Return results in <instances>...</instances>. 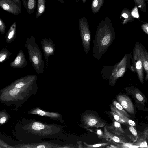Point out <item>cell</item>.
Segmentation results:
<instances>
[{
    "label": "cell",
    "instance_id": "obj_1",
    "mask_svg": "<svg viewBox=\"0 0 148 148\" xmlns=\"http://www.w3.org/2000/svg\"><path fill=\"white\" fill-rule=\"evenodd\" d=\"M115 37L113 25L107 16L99 24L93 40V56L96 60H99L106 53Z\"/></svg>",
    "mask_w": 148,
    "mask_h": 148
},
{
    "label": "cell",
    "instance_id": "obj_2",
    "mask_svg": "<svg viewBox=\"0 0 148 148\" xmlns=\"http://www.w3.org/2000/svg\"><path fill=\"white\" fill-rule=\"evenodd\" d=\"M130 54H126L119 62L114 66L104 67L101 71L102 76L109 79L112 84H114L119 78L122 77L128 68L130 67L131 58Z\"/></svg>",
    "mask_w": 148,
    "mask_h": 148
},
{
    "label": "cell",
    "instance_id": "obj_3",
    "mask_svg": "<svg viewBox=\"0 0 148 148\" xmlns=\"http://www.w3.org/2000/svg\"><path fill=\"white\" fill-rule=\"evenodd\" d=\"M25 46L28 51L30 61L35 71L38 74L43 73L44 62L39 47L36 43L33 36L27 39Z\"/></svg>",
    "mask_w": 148,
    "mask_h": 148
},
{
    "label": "cell",
    "instance_id": "obj_4",
    "mask_svg": "<svg viewBox=\"0 0 148 148\" xmlns=\"http://www.w3.org/2000/svg\"><path fill=\"white\" fill-rule=\"evenodd\" d=\"M132 64L130 68L132 71L136 73L140 83H144V69L141 58L140 43L136 42L133 49L132 56Z\"/></svg>",
    "mask_w": 148,
    "mask_h": 148
},
{
    "label": "cell",
    "instance_id": "obj_5",
    "mask_svg": "<svg viewBox=\"0 0 148 148\" xmlns=\"http://www.w3.org/2000/svg\"><path fill=\"white\" fill-rule=\"evenodd\" d=\"M79 32L83 47L86 54L90 50L91 38L90 32L87 19L84 16L79 20Z\"/></svg>",
    "mask_w": 148,
    "mask_h": 148
},
{
    "label": "cell",
    "instance_id": "obj_6",
    "mask_svg": "<svg viewBox=\"0 0 148 148\" xmlns=\"http://www.w3.org/2000/svg\"><path fill=\"white\" fill-rule=\"evenodd\" d=\"M125 89L127 94L132 96L136 103L143 105L147 102L145 96L137 88L131 86L125 87Z\"/></svg>",
    "mask_w": 148,
    "mask_h": 148
},
{
    "label": "cell",
    "instance_id": "obj_7",
    "mask_svg": "<svg viewBox=\"0 0 148 148\" xmlns=\"http://www.w3.org/2000/svg\"><path fill=\"white\" fill-rule=\"evenodd\" d=\"M0 6L13 15H18L21 12V8L12 0H0Z\"/></svg>",
    "mask_w": 148,
    "mask_h": 148
},
{
    "label": "cell",
    "instance_id": "obj_8",
    "mask_svg": "<svg viewBox=\"0 0 148 148\" xmlns=\"http://www.w3.org/2000/svg\"><path fill=\"white\" fill-rule=\"evenodd\" d=\"M41 43L44 56L47 62L49 57L54 54L55 51V45L53 40L50 39H42Z\"/></svg>",
    "mask_w": 148,
    "mask_h": 148
},
{
    "label": "cell",
    "instance_id": "obj_9",
    "mask_svg": "<svg viewBox=\"0 0 148 148\" xmlns=\"http://www.w3.org/2000/svg\"><path fill=\"white\" fill-rule=\"evenodd\" d=\"M118 102L124 109L129 113L133 114L135 113L134 107L130 97L125 95H120L117 97Z\"/></svg>",
    "mask_w": 148,
    "mask_h": 148
},
{
    "label": "cell",
    "instance_id": "obj_10",
    "mask_svg": "<svg viewBox=\"0 0 148 148\" xmlns=\"http://www.w3.org/2000/svg\"><path fill=\"white\" fill-rule=\"evenodd\" d=\"M27 62L23 52L20 50L14 60L10 64L12 67L19 68L25 67Z\"/></svg>",
    "mask_w": 148,
    "mask_h": 148
},
{
    "label": "cell",
    "instance_id": "obj_11",
    "mask_svg": "<svg viewBox=\"0 0 148 148\" xmlns=\"http://www.w3.org/2000/svg\"><path fill=\"white\" fill-rule=\"evenodd\" d=\"M141 58L143 66L146 73L145 80H148V52L147 50L141 43H140Z\"/></svg>",
    "mask_w": 148,
    "mask_h": 148
},
{
    "label": "cell",
    "instance_id": "obj_12",
    "mask_svg": "<svg viewBox=\"0 0 148 148\" xmlns=\"http://www.w3.org/2000/svg\"><path fill=\"white\" fill-rule=\"evenodd\" d=\"M121 23L123 25L127 24L128 22L133 21L134 18L132 16L131 11L126 8L122 10L120 17Z\"/></svg>",
    "mask_w": 148,
    "mask_h": 148
},
{
    "label": "cell",
    "instance_id": "obj_13",
    "mask_svg": "<svg viewBox=\"0 0 148 148\" xmlns=\"http://www.w3.org/2000/svg\"><path fill=\"white\" fill-rule=\"evenodd\" d=\"M16 24L15 22L11 25L6 34V43H10L14 41L16 36Z\"/></svg>",
    "mask_w": 148,
    "mask_h": 148
},
{
    "label": "cell",
    "instance_id": "obj_14",
    "mask_svg": "<svg viewBox=\"0 0 148 148\" xmlns=\"http://www.w3.org/2000/svg\"><path fill=\"white\" fill-rule=\"evenodd\" d=\"M37 7L35 15L36 18L40 17L45 12V0H37Z\"/></svg>",
    "mask_w": 148,
    "mask_h": 148
},
{
    "label": "cell",
    "instance_id": "obj_15",
    "mask_svg": "<svg viewBox=\"0 0 148 148\" xmlns=\"http://www.w3.org/2000/svg\"><path fill=\"white\" fill-rule=\"evenodd\" d=\"M104 0H93L91 6L92 12L94 14L97 13L103 5Z\"/></svg>",
    "mask_w": 148,
    "mask_h": 148
},
{
    "label": "cell",
    "instance_id": "obj_16",
    "mask_svg": "<svg viewBox=\"0 0 148 148\" xmlns=\"http://www.w3.org/2000/svg\"><path fill=\"white\" fill-rule=\"evenodd\" d=\"M37 0H27L25 7L29 14L33 13L36 4Z\"/></svg>",
    "mask_w": 148,
    "mask_h": 148
},
{
    "label": "cell",
    "instance_id": "obj_17",
    "mask_svg": "<svg viewBox=\"0 0 148 148\" xmlns=\"http://www.w3.org/2000/svg\"><path fill=\"white\" fill-rule=\"evenodd\" d=\"M12 54V52L7 49L6 48L1 49L0 51V62H3L8 59Z\"/></svg>",
    "mask_w": 148,
    "mask_h": 148
},
{
    "label": "cell",
    "instance_id": "obj_18",
    "mask_svg": "<svg viewBox=\"0 0 148 148\" xmlns=\"http://www.w3.org/2000/svg\"><path fill=\"white\" fill-rule=\"evenodd\" d=\"M130 132V138L133 142H136L138 139L137 133L135 128L133 126L129 125Z\"/></svg>",
    "mask_w": 148,
    "mask_h": 148
},
{
    "label": "cell",
    "instance_id": "obj_19",
    "mask_svg": "<svg viewBox=\"0 0 148 148\" xmlns=\"http://www.w3.org/2000/svg\"><path fill=\"white\" fill-rule=\"evenodd\" d=\"M136 5L143 12L147 11L146 0H134Z\"/></svg>",
    "mask_w": 148,
    "mask_h": 148
},
{
    "label": "cell",
    "instance_id": "obj_20",
    "mask_svg": "<svg viewBox=\"0 0 148 148\" xmlns=\"http://www.w3.org/2000/svg\"><path fill=\"white\" fill-rule=\"evenodd\" d=\"M115 108L118 111L123 114L125 116L130 118L131 116L125 110L121 105L119 102L116 101H114L113 102Z\"/></svg>",
    "mask_w": 148,
    "mask_h": 148
},
{
    "label": "cell",
    "instance_id": "obj_21",
    "mask_svg": "<svg viewBox=\"0 0 148 148\" xmlns=\"http://www.w3.org/2000/svg\"><path fill=\"white\" fill-rule=\"evenodd\" d=\"M87 125L90 126H94L98 123V120L95 118L91 116L87 117L85 119Z\"/></svg>",
    "mask_w": 148,
    "mask_h": 148
},
{
    "label": "cell",
    "instance_id": "obj_22",
    "mask_svg": "<svg viewBox=\"0 0 148 148\" xmlns=\"http://www.w3.org/2000/svg\"><path fill=\"white\" fill-rule=\"evenodd\" d=\"M148 140V128L145 129L141 133V136L139 139H138L137 141L145 140L147 141Z\"/></svg>",
    "mask_w": 148,
    "mask_h": 148
},
{
    "label": "cell",
    "instance_id": "obj_23",
    "mask_svg": "<svg viewBox=\"0 0 148 148\" xmlns=\"http://www.w3.org/2000/svg\"><path fill=\"white\" fill-rule=\"evenodd\" d=\"M32 128L35 130H39L43 129L44 126L43 124L40 123L35 122L33 123Z\"/></svg>",
    "mask_w": 148,
    "mask_h": 148
},
{
    "label": "cell",
    "instance_id": "obj_24",
    "mask_svg": "<svg viewBox=\"0 0 148 148\" xmlns=\"http://www.w3.org/2000/svg\"><path fill=\"white\" fill-rule=\"evenodd\" d=\"M134 145L142 148H148L147 141L145 140L137 141Z\"/></svg>",
    "mask_w": 148,
    "mask_h": 148
},
{
    "label": "cell",
    "instance_id": "obj_25",
    "mask_svg": "<svg viewBox=\"0 0 148 148\" xmlns=\"http://www.w3.org/2000/svg\"><path fill=\"white\" fill-rule=\"evenodd\" d=\"M6 30V25L3 20L0 18V32L2 34L5 33Z\"/></svg>",
    "mask_w": 148,
    "mask_h": 148
},
{
    "label": "cell",
    "instance_id": "obj_26",
    "mask_svg": "<svg viewBox=\"0 0 148 148\" xmlns=\"http://www.w3.org/2000/svg\"><path fill=\"white\" fill-rule=\"evenodd\" d=\"M142 30L146 34H148V23H144L141 25Z\"/></svg>",
    "mask_w": 148,
    "mask_h": 148
},
{
    "label": "cell",
    "instance_id": "obj_27",
    "mask_svg": "<svg viewBox=\"0 0 148 148\" xmlns=\"http://www.w3.org/2000/svg\"><path fill=\"white\" fill-rule=\"evenodd\" d=\"M19 92V89L15 88L10 90L9 91V94L10 95L13 96L17 95Z\"/></svg>",
    "mask_w": 148,
    "mask_h": 148
},
{
    "label": "cell",
    "instance_id": "obj_28",
    "mask_svg": "<svg viewBox=\"0 0 148 148\" xmlns=\"http://www.w3.org/2000/svg\"><path fill=\"white\" fill-rule=\"evenodd\" d=\"M24 83L23 82H19L17 83L15 85V88H22L24 86Z\"/></svg>",
    "mask_w": 148,
    "mask_h": 148
},
{
    "label": "cell",
    "instance_id": "obj_29",
    "mask_svg": "<svg viewBox=\"0 0 148 148\" xmlns=\"http://www.w3.org/2000/svg\"><path fill=\"white\" fill-rule=\"evenodd\" d=\"M112 139L114 142L116 143H119L121 142L120 139L118 137L114 136L112 137Z\"/></svg>",
    "mask_w": 148,
    "mask_h": 148
},
{
    "label": "cell",
    "instance_id": "obj_30",
    "mask_svg": "<svg viewBox=\"0 0 148 148\" xmlns=\"http://www.w3.org/2000/svg\"><path fill=\"white\" fill-rule=\"evenodd\" d=\"M37 113L38 114L41 116H44L45 115L46 113L40 110H38L37 111Z\"/></svg>",
    "mask_w": 148,
    "mask_h": 148
},
{
    "label": "cell",
    "instance_id": "obj_31",
    "mask_svg": "<svg viewBox=\"0 0 148 148\" xmlns=\"http://www.w3.org/2000/svg\"><path fill=\"white\" fill-rule=\"evenodd\" d=\"M14 1L18 6L21 8V3L20 0H12Z\"/></svg>",
    "mask_w": 148,
    "mask_h": 148
},
{
    "label": "cell",
    "instance_id": "obj_32",
    "mask_svg": "<svg viewBox=\"0 0 148 148\" xmlns=\"http://www.w3.org/2000/svg\"><path fill=\"white\" fill-rule=\"evenodd\" d=\"M6 118L5 117H3L1 118L0 120V123L1 124H3L5 123Z\"/></svg>",
    "mask_w": 148,
    "mask_h": 148
},
{
    "label": "cell",
    "instance_id": "obj_33",
    "mask_svg": "<svg viewBox=\"0 0 148 148\" xmlns=\"http://www.w3.org/2000/svg\"><path fill=\"white\" fill-rule=\"evenodd\" d=\"M103 144H99L93 145L92 146L93 147H97L101 146Z\"/></svg>",
    "mask_w": 148,
    "mask_h": 148
},
{
    "label": "cell",
    "instance_id": "obj_34",
    "mask_svg": "<svg viewBox=\"0 0 148 148\" xmlns=\"http://www.w3.org/2000/svg\"><path fill=\"white\" fill-rule=\"evenodd\" d=\"M37 148H45L46 147L44 145H40L36 147Z\"/></svg>",
    "mask_w": 148,
    "mask_h": 148
},
{
    "label": "cell",
    "instance_id": "obj_35",
    "mask_svg": "<svg viewBox=\"0 0 148 148\" xmlns=\"http://www.w3.org/2000/svg\"><path fill=\"white\" fill-rule=\"evenodd\" d=\"M22 1H23V5H24V6L25 7V6L26 4L27 0H22Z\"/></svg>",
    "mask_w": 148,
    "mask_h": 148
},
{
    "label": "cell",
    "instance_id": "obj_36",
    "mask_svg": "<svg viewBox=\"0 0 148 148\" xmlns=\"http://www.w3.org/2000/svg\"><path fill=\"white\" fill-rule=\"evenodd\" d=\"M97 133L99 135H101V132L100 130H98L97 131Z\"/></svg>",
    "mask_w": 148,
    "mask_h": 148
},
{
    "label": "cell",
    "instance_id": "obj_37",
    "mask_svg": "<svg viewBox=\"0 0 148 148\" xmlns=\"http://www.w3.org/2000/svg\"><path fill=\"white\" fill-rule=\"evenodd\" d=\"M58 1H59L60 2H61L62 3L64 4V2L63 0H57Z\"/></svg>",
    "mask_w": 148,
    "mask_h": 148
},
{
    "label": "cell",
    "instance_id": "obj_38",
    "mask_svg": "<svg viewBox=\"0 0 148 148\" xmlns=\"http://www.w3.org/2000/svg\"><path fill=\"white\" fill-rule=\"evenodd\" d=\"M81 0L82 1V2L84 4L85 3L86 1V0Z\"/></svg>",
    "mask_w": 148,
    "mask_h": 148
},
{
    "label": "cell",
    "instance_id": "obj_39",
    "mask_svg": "<svg viewBox=\"0 0 148 148\" xmlns=\"http://www.w3.org/2000/svg\"><path fill=\"white\" fill-rule=\"evenodd\" d=\"M146 118L147 119V120L148 121V116H147L146 117Z\"/></svg>",
    "mask_w": 148,
    "mask_h": 148
},
{
    "label": "cell",
    "instance_id": "obj_40",
    "mask_svg": "<svg viewBox=\"0 0 148 148\" xmlns=\"http://www.w3.org/2000/svg\"><path fill=\"white\" fill-rule=\"evenodd\" d=\"M78 0H76V2H78Z\"/></svg>",
    "mask_w": 148,
    "mask_h": 148
},
{
    "label": "cell",
    "instance_id": "obj_41",
    "mask_svg": "<svg viewBox=\"0 0 148 148\" xmlns=\"http://www.w3.org/2000/svg\"><path fill=\"white\" fill-rule=\"evenodd\" d=\"M147 3L148 4V0H147Z\"/></svg>",
    "mask_w": 148,
    "mask_h": 148
}]
</instances>
